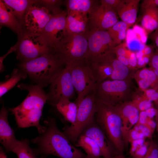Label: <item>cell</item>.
<instances>
[{"mask_svg":"<svg viewBox=\"0 0 158 158\" xmlns=\"http://www.w3.org/2000/svg\"><path fill=\"white\" fill-rule=\"evenodd\" d=\"M16 46L15 44L14 46L11 47L10 49L5 54L0 57V72L2 73L4 72L5 69V67L4 65V60L9 54L13 52H15L16 50Z\"/></svg>","mask_w":158,"mask_h":158,"instance_id":"f6af8a7d","label":"cell"},{"mask_svg":"<svg viewBox=\"0 0 158 158\" xmlns=\"http://www.w3.org/2000/svg\"><path fill=\"white\" fill-rule=\"evenodd\" d=\"M145 138L139 132L136 126L129 130L127 132L124 140L125 148L128 147V142L131 143L136 140Z\"/></svg>","mask_w":158,"mask_h":158,"instance_id":"e575fe53","label":"cell"},{"mask_svg":"<svg viewBox=\"0 0 158 158\" xmlns=\"http://www.w3.org/2000/svg\"><path fill=\"white\" fill-rule=\"evenodd\" d=\"M131 101L139 111H145L153 107L152 102L148 99L143 93L140 95H135L133 96Z\"/></svg>","mask_w":158,"mask_h":158,"instance_id":"d6a6232c","label":"cell"},{"mask_svg":"<svg viewBox=\"0 0 158 158\" xmlns=\"http://www.w3.org/2000/svg\"><path fill=\"white\" fill-rule=\"evenodd\" d=\"M148 117L145 111H139V118L136 125H146Z\"/></svg>","mask_w":158,"mask_h":158,"instance_id":"681fc988","label":"cell"},{"mask_svg":"<svg viewBox=\"0 0 158 158\" xmlns=\"http://www.w3.org/2000/svg\"><path fill=\"white\" fill-rule=\"evenodd\" d=\"M56 107L65 120L71 124L75 122L78 109L75 102H71L69 99L63 98L59 101Z\"/></svg>","mask_w":158,"mask_h":158,"instance_id":"cb8c5ba5","label":"cell"},{"mask_svg":"<svg viewBox=\"0 0 158 158\" xmlns=\"http://www.w3.org/2000/svg\"><path fill=\"white\" fill-rule=\"evenodd\" d=\"M113 106L122 120L124 141L128 131L137 123L139 111L131 101L123 102Z\"/></svg>","mask_w":158,"mask_h":158,"instance_id":"2e32d148","label":"cell"},{"mask_svg":"<svg viewBox=\"0 0 158 158\" xmlns=\"http://www.w3.org/2000/svg\"><path fill=\"white\" fill-rule=\"evenodd\" d=\"M17 87L21 90L28 92L27 96L20 104L10 109L17 125L22 128L35 127L39 134L42 133L46 126L41 125L40 121L44 106L47 101V94L43 87L38 85L21 83Z\"/></svg>","mask_w":158,"mask_h":158,"instance_id":"7a4b0ae2","label":"cell"},{"mask_svg":"<svg viewBox=\"0 0 158 158\" xmlns=\"http://www.w3.org/2000/svg\"><path fill=\"white\" fill-rule=\"evenodd\" d=\"M8 112L3 105L0 112V142L5 152H12L18 140L14 131L10 126L8 120Z\"/></svg>","mask_w":158,"mask_h":158,"instance_id":"e0dca14e","label":"cell"},{"mask_svg":"<svg viewBox=\"0 0 158 158\" xmlns=\"http://www.w3.org/2000/svg\"><path fill=\"white\" fill-rule=\"evenodd\" d=\"M143 158H158V145L152 140L149 142L147 152Z\"/></svg>","mask_w":158,"mask_h":158,"instance_id":"d590c367","label":"cell"},{"mask_svg":"<svg viewBox=\"0 0 158 158\" xmlns=\"http://www.w3.org/2000/svg\"><path fill=\"white\" fill-rule=\"evenodd\" d=\"M5 152L2 147H0V158H7V156Z\"/></svg>","mask_w":158,"mask_h":158,"instance_id":"9f6ffc18","label":"cell"},{"mask_svg":"<svg viewBox=\"0 0 158 158\" xmlns=\"http://www.w3.org/2000/svg\"><path fill=\"white\" fill-rule=\"evenodd\" d=\"M130 35L127 32L126 37V43L129 50L135 53L142 50L146 46L145 44L140 40L134 32L133 34Z\"/></svg>","mask_w":158,"mask_h":158,"instance_id":"1f68e13d","label":"cell"},{"mask_svg":"<svg viewBox=\"0 0 158 158\" xmlns=\"http://www.w3.org/2000/svg\"><path fill=\"white\" fill-rule=\"evenodd\" d=\"M18 36L15 52L16 58L20 62L31 60L53 51L40 34L23 30Z\"/></svg>","mask_w":158,"mask_h":158,"instance_id":"52a82bcc","label":"cell"},{"mask_svg":"<svg viewBox=\"0 0 158 158\" xmlns=\"http://www.w3.org/2000/svg\"><path fill=\"white\" fill-rule=\"evenodd\" d=\"M139 132L145 138L151 139L154 133L150 128L145 125H135Z\"/></svg>","mask_w":158,"mask_h":158,"instance_id":"b9f144b4","label":"cell"},{"mask_svg":"<svg viewBox=\"0 0 158 158\" xmlns=\"http://www.w3.org/2000/svg\"><path fill=\"white\" fill-rule=\"evenodd\" d=\"M154 46L153 45H146L143 51L144 55L151 57L154 53Z\"/></svg>","mask_w":158,"mask_h":158,"instance_id":"f907efd6","label":"cell"},{"mask_svg":"<svg viewBox=\"0 0 158 158\" xmlns=\"http://www.w3.org/2000/svg\"><path fill=\"white\" fill-rule=\"evenodd\" d=\"M96 101L94 90L87 95L79 104L75 122L63 128V133L72 143L75 144L84 129L95 119Z\"/></svg>","mask_w":158,"mask_h":158,"instance_id":"9c48e42d","label":"cell"},{"mask_svg":"<svg viewBox=\"0 0 158 158\" xmlns=\"http://www.w3.org/2000/svg\"><path fill=\"white\" fill-rule=\"evenodd\" d=\"M127 56L128 59L130 68L135 71L137 68V59L135 53L128 50Z\"/></svg>","mask_w":158,"mask_h":158,"instance_id":"ab89813d","label":"cell"},{"mask_svg":"<svg viewBox=\"0 0 158 158\" xmlns=\"http://www.w3.org/2000/svg\"><path fill=\"white\" fill-rule=\"evenodd\" d=\"M142 27L147 34L158 28V7L151 8L145 10L141 21Z\"/></svg>","mask_w":158,"mask_h":158,"instance_id":"d4e9b609","label":"cell"},{"mask_svg":"<svg viewBox=\"0 0 158 158\" xmlns=\"http://www.w3.org/2000/svg\"><path fill=\"white\" fill-rule=\"evenodd\" d=\"M157 112L156 115L155 116L156 119V127L157 128V131L158 133V107H157Z\"/></svg>","mask_w":158,"mask_h":158,"instance_id":"6f0895ef","label":"cell"},{"mask_svg":"<svg viewBox=\"0 0 158 158\" xmlns=\"http://www.w3.org/2000/svg\"><path fill=\"white\" fill-rule=\"evenodd\" d=\"M75 145L80 147L86 153L85 158H101L102 157L100 148L96 142L91 138L80 134L78 138Z\"/></svg>","mask_w":158,"mask_h":158,"instance_id":"7402d4cb","label":"cell"},{"mask_svg":"<svg viewBox=\"0 0 158 158\" xmlns=\"http://www.w3.org/2000/svg\"><path fill=\"white\" fill-rule=\"evenodd\" d=\"M150 37L151 39L157 47L158 50V28L152 32Z\"/></svg>","mask_w":158,"mask_h":158,"instance_id":"f5cc1de1","label":"cell"},{"mask_svg":"<svg viewBox=\"0 0 158 158\" xmlns=\"http://www.w3.org/2000/svg\"><path fill=\"white\" fill-rule=\"evenodd\" d=\"M52 16L51 12L39 2L34 4L25 13L23 30L40 34Z\"/></svg>","mask_w":158,"mask_h":158,"instance_id":"7c38bea8","label":"cell"},{"mask_svg":"<svg viewBox=\"0 0 158 158\" xmlns=\"http://www.w3.org/2000/svg\"><path fill=\"white\" fill-rule=\"evenodd\" d=\"M116 59L122 63L130 68L128 59L127 57L122 56H116Z\"/></svg>","mask_w":158,"mask_h":158,"instance_id":"11a10c76","label":"cell"},{"mask_svg":"<svg viewBox=\"0 0 158 158\" xmlns=\"http://www.w3.org/2000/svg\"><path fill=\"white\" fill-rule=\"evenodd\" d=\"M81 134L91 138L96 142L100 149L103 158H116L119 157L109 140L96 122L95 118L86 127Z\"/></svg>","mask_w":158,"mask_h":158,"instance_id":"9a60e30c","label":"cell"},{"mask_svg":"<svg viewBox=\"0 0 158 158\" xmlns=\"http://www.w3.org/2000/svg\"><path fill=\"white\" fill-rule=\"evenodd\" d=\"M145 97L151 102H156L158 99V89H147L142 91Z\"/></svg>","mask_w":158,"mask_h":158,"instance_id":"f35d334b","label":"cell"},{"mask_svg":"<svg viewBox=\"0 0 158 158\" xmlns=\"http://www.w3.org/2000/svg\"><path fill=\"white\" fill-rule=\"evenodd\" d=\"M0 24L7 27L18 35L23 30V27L12 12L0 0Z\"/></svg>","mask_w":158,"mask_h":158,"instance_id":"603a6c76","label":"cell"},{"mask_svg":"<svg viewBox=\"0 0 158 158\" xmlns=\"http://www.w3.org/2000/svg\"><path fill=\"white\" fill-rule=\"evenodd\" d=\"M95 115L96 122L109 140L118 155L125 158L122 121L114 106L97 101Z\"/></svg>","mask_w":158,"mask_h":158,"instance_id":"277c9868","label":"cell"},{"mask_svg":"<svg viewBox=\"0 0 158 158\" xmlns=\"http://www.w3.org/2000/svg\"><path fill=\"white\" fill-rule=\"evenodd\" d=\"M116 158H122L121 157H118Z\"/></svg>","mask_w":158,"mask_h":158,"instance_id":"94428289","label":"cell"},{"mask_svg":"<svg viewBox=\"0 0 158 158\" xmlns=\"http://www.w3.org/2000/svg\"><path fill=\"white\" fill-rule=\"evenodd\" d=\"M146 125L150 128L153 132H154L157 124L156 122L154 121L152 118L148 117Z\"/></svg>","mask_w":158,"mask_h":158,"instance_id":"db71d44e","label":"cell"},{"mask_svg":"<svg viewBox=\"0 0 158 158\" xmlns=\"http://www.w3.org/2000/svg\"><path fill=\"white\" fill-rule=\"evenodd\" d=\"M151 57L144 55L142 57L137 59V68H143L148 64Z\"/></svg>","mask_w":158,"mask_h":158,"instance_id":"c3c4849f","label":"cell"},{"mask_svg":"<svg viewBox=\"0 0 158 158\" xmlns=\"http://www.w3.org/2000/svg\"><path fill=\"white\" fill-rule=\"evenodd\" d=\"M92 0H68L66 1L67 13L70 11L77 12L88 14L97 3Z\"/></svg>","mask_w":158,"mask_h":158,"instance_id":"83f0119b","label":"cell"},{"mask_svg":"<svg viewBox=\"0 0 158 158\" xmlns=\"http://www.w3.org/2000/svg\"><path fill=\"white\" fill-rule=\"evenodd\" d=\"M63 1L59 0H41L39 3L47 7L52 14L60 11L61 6L63 4Z\"/></svg>","mask_w":158,"mask_h":158,"instance_id":"836d02e7","label":"cell"},{"mask_svg":"<svg viewBox=\"0 0 158 158\" xmlns=\"http://www.w3.org/2000/svg\"><path fill=\"white\" fill-rule=\"evenodd\" d=\"M129 28L122 21H118L107 31L115 46L119 44L126 37L127 31Z\"/></svg>","mask_w":158,"mask_h":158,"instance_id":"f546056e","label":"cell"},{"mask_svg":"<svg viewBox=\"0 0 158 158\" xmlns=\"http://www.w3.org/2000/svg\"><path fill=\"white\" fill-rule=\"evenodd\" d=\"M47 156L44 155H41L40 157H38V158H47Z\"/></svg>","mask_w":158,"mask_h":158,"instance_id":"680465c9","label":"cell"},{"mask_svg":"<svg viewBox=\"0 0 158 158\" xmlns=\"http://www.w3.org/2000/svg\"><path fill=\"white\" fill-rule=\"evenodd\" d=\"M125 42H122L119 44L115 46L114 51L116 56H127V53L128 49Z\"/></svg>","mask_w":158,"mask_h":158,"instance_id":"7bdbcfd3","label":"cell"},{"mask_svg":"<svg viewBox=\"0 0 158 158\" xmlns=\"http://www.w3.org/2000/svg\"><path fill=\"white\" fill-rule=\"evenodd\" d=\"M149 142H145L141 146L137 148L130 155L133 158H143L147 152Z\"/></svg>","mask_w":158,"mask_h":158,"instance_id":"8d00e7d4","label":"cell"},{"mask_svg":"<svg viewBox=\"0 0 158 158\" xmlns=\"http://www.w3.org/2000/svg\"><path fill=\"white\" fill-rule=\"evenodd\" d=\"M148 65L158 79V50L157 49L152 56Z\"/></svg>","mask_w":158,"mask_h":158,"instance_id":"74e56055","label":"cell"},{"mask_svg":"<svg viewBox=\"0 0 158 158\" xmlns=\"http://www.w3.org/2000/svg\"><path fill=\"white\" fill-rule=\"evenodd\" d=\"M121 1V0H101L100 1L101 4L107 5L115 11Z\"/></svg>","mask_w":158,"mask_h":158,"instance_id":"7dc6e473","label":"cell"},{"mask_svg":"<svg viewBox=\"0 0 158 158\" xmlns=\"http://www.w3.org/2000/svg\"><path fill=\"white\" fill-rule=\"evenodd\" d=\"M66 12L61 10L52 16L40 34L53 51L66 33Z\"/></svg>","mask_w":158,"mask_h":158,"instance_id":"5bb4252c","label":"cell"},{"mask_svg":"<svg viewBox=\"0 0 158 158\" xmlns=\"http://www.w3.org/2000/svg\"><path fill=\"white\" fill-rule=\"evenodd\" d=\"M67 14L66 32L81 34L87 32L89 28L88 14L75 11H70Z\"/></svg>","mask_w":158,"mask_h":158,"instance_id":"ac0fdd59","label":"cell"},{"mask_svg":"<svg viewBox=\"0 0 158 158\" xmlns=\"http://www.w3.org/2000/svg\"><path fill=\"white\" fill-rule=\"evenodd\" d=\"M110 63L113 71L110 79L131 80L134 78L135 71L131 69L116 58L112 60Z\"/></svg>","mask_w":158,"mask_h":158,"instance_id":"484cf974","label":"cell"},{"mask_svg":"<svg viewBox=\"0 0 158 158\" xmlns=\"http://www.w3.org/2000/svg\"><path fill=\"white\" fill-rule=\"evenodd\" d=\"M147 117L150 118H152L155 116L157 112V109L153 106L145 111Z\"/></svg>","mask_w":158,"mask_h":158,"instance_id":"816d5d0a","label":"cell"},{"mask_svg":"<svg viewBox=\"0 0 158 158\" xmlns=\"http://www.w3.org/2000/svg\"><path fill=\"white\" fill-rule=\"evenodd\" d=\"M131 80H106L97 84L94 91L97 101L112 106L128 101Z\"/></svg>","mask_w":158,"mask_h":158,"instance_id":"ba28073f","label":"cell"},{"mask_svg":"<svg viewBox=\"0 0 158 158\" xmlns=\"http://www.w3.org/2000/svg\"><path fill=\"white\" fill-rule=\"evenodd\" d=\"M64 65L53 51L18 65L19 69L43 87L50 84L64 68Z\"/></svg>","mask_w":158,"mask_h":158,"instance_id":"3957f363","label":"cell"},{"mask_svg":"<svg viewBox=\"0 0 158 158\" xmlns=\"http://www.w3.org/2000/svg\"><path fill=\"white\" fill-rule=\"evenodd\" d=\"M158 7V0H144L141 4V9L142 12L146 10L151 8Z\"/></svg>","mask_w":158,"mask_h":158,"instance_id":"ee69618b","label":"cell"},{"mask_svg":"<svg viewBox=\"0 0 158 158\" xmlns=\"http://www.w3.org/2000/svg\"><path fill=\"white\" fill-rule=\"evenodd\" d=\"M154 103L157 107H158V99Z\"/></svg>","mask_w":158,"mask_h":158,"instance_id":"91938a15","label":"cell"},{"mask_svg":"<svg viewBox=\"0 0 158 158\" xmlns=\"http://www.w3.org/2000/svg\"><path fill=\"white\" fill-rule=\"evenodd\" d=\"M133 30L140 40L145 44L147 40V34L144 29L142 27V28L138 26L135 25Z\"/></svg>","mask_w":158,"mask_h":158,"instance_id":"60d3db41","label":"cell"},{"mask_svg":"<svg viewBox=\"0 0 158 158\" xmlns=\"http://www.w3.org/2000/svg\"><path fill=\"white\" fill-rule=\"evenodd\" d=\"M96 84L110 79L113 69L110 62H104L90 63Z\"/></svg>","mask_w":158,"mask_h":158,"instance_id":"4316f807","label":"cell"},{"mask_svg":"<svg viewBox=\"0 0 158 158\" xmlns=\"http://www.w3.org/2000/svg\"><path fill=\"white\" fill-rule=\"evenodd\" d=\"M116 12L112 8L100 3H96L88 14L89 27L107 31L118 21Z\"/></svg>","mask_w":158,"mask_h":158,"instance_id":"4fadbf2b","label":"cell"},{"mask_svg":"<svg viewBox=\"0 0 158 158\" xmlns=\"http://www.w3.org/2000/svg\"><path fill=\"white\" fill-rule=\"evenodd\" d=\"M12 152L16 154L18 158H38L30 147L29 141L27 139L18 140Z\"/></svg>","mask_w":158,"mask_h":158,"instance_id":"4dcf8cb0","label":"cell"},{"mask_svg":"<svg viewBox=\"0 0 158 158\" xmlns=\"http://www.w3.org/2000/svg\"><path fill=\"white\" fill-rule=\"evenodd\" d=\"M46 128L31 142L37 145L33 149L36 155H53L60 158H85L86 154L77 148L58 128L55 118L44 121Z\"/></svg>","mask_w":158,"mask_h":158,"instance_id":"6da1fadb","label":"cell"},{"mask_svg":"<svg viewBox=\"0 0 158 158\" xmlns=\"http://www.w3.org/2000/svg\"><path fill=\"white\" fill-rule=\"evenodd\" d=\"M69 65L73 84L77 93L75 103L78 107L84 98L94 90L96 82L90 64L86 61Z\"/></svg>","mask_w":158,"mask_h":158,"instance_id":"30bf717a","label":"cell"},{"mask_svg":"<svg viewBox=\"0 0 158 158\" xmlns=\"http://www.w3.org/2000/svg\"><path fill=\"white\" fill-rule=\"evenodd\" d=\"M88 49L85 61L90 63L110 62L116 58L115 45L107 31L89 28Z\"/></svg>","mask_w":158,"mask_h":158,"instance_id":"8992f818","label":"cell"},{"mask_svg":"<svg viewBox=\"0 0 158 158\" xmlns=\"http://www.w3.org/2000/svg\"><path fill=\"white\" fill-rule=\"evenodd\" d=\"M50 85L49 91L47 95V102L50 104L56 106L62 99L72 98L74 95L75 89L70 65H65Z\"/></svg>","mask_w":158,"mask_h":158,"instance_id":"8fae6325","label":"cell"},{"mask_svg":"<svg viewBox=\"0 0 158 158\" xmlns=\"http://www.w3.org/2000/svg\"><path fill=\"white\" fill-rule=\"evenodd\" d=\"M134 78L142 92L150 88L158 89V79L150 67L143 68L136 71Z\"/></svg>","mask_w":158,"mask_h":158,"instance_id":"ffe728a7","label":"cell"},{"mask_svg":"<svg viewBox=\"0 0 158 158\" xmlns=\"http://www.w3.org/2000/svg\"><path fill=\"white\" fill-rule=\"evenodd\" d=\"M139 0H121L116 12L121 21L130 27L137 18Z\"/></svg>","mask_w":158,"mask_h":158,"instance_id":"d6986e66","label":"cell"},{"mask_svg":"<svg viewBox=\"0 0 158 158\" xmlns=\"http://www.w3.org/2000/svg\"><path fill=\"white\" fill-rule=\"evenodd\" d=\"M145 142V138L140 139L132 142L130 150V155L132 154L138 147L142 145Z\"/></svg>","mask_w":158,"mask_h":158,"instance_id":"bcb514c9","label":"cell"},{"mask_svg":"<svg viewBox=\"0 0 158 158\" xmlns=\"http://www.w3.org/2000/svg\"><path fill=\"white\" fill-rule=\"evenodd\" d=\"M27 75V74L19 68L14 69L8 80L0 83V97L13 88L19 81L26 79Z\"/></svg>","mask_w":158,"mask_h":158,"instance_id":"f1b7e54d","label":"cell"},{"mask_svg":"<svg viewBox=\"0 0 158 158\" xmlns=\"http://www.w3.org/2000/svg\"><path fill=\"white\" fill-rule=\"evenodd\" d=\"M88 49L87 32H66L53 51L65 65H70L85 61Z\"/></svg>","mask_w":158,"mask_h":158,"instance_id":"5b68a950","label":"cell"},{"mask_svg":"<svg viewBox=\"0 0 158 158\" xmlns=\"http://www.w3.org/2000/svg\"><path fill=\"white\" fill-rule=\"evenodd\" d=\"M9 9L23 25L24 15L28 9L31 5L39 3V0H1Z\"/></svg>","mask_w":158,"mask_h":158,"instance_id":"44dd1931","label":"cell"}]
</instances>
